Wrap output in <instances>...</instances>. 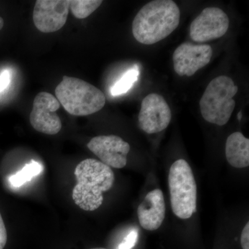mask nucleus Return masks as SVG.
Wrapping results in <instances>:
<instances>
[{
	"instance_id": "nucleus-23",
	"label": "nucleus",
	"mask_w": 249,
	"mask_h": 249,
	"mask_svg": "<svg viewBox=\"0 0 249 249\" xmlns=\"http://www.w3.org/2000/svg\"><path fill=\"white\" fill-rule=\"evenodd\" d=\"M105 249V248H93V249Z\"/></svg>"
},
{
	"instance_id": "nucleus-9",
	"label": "nucleus",
	"mask_w": 249,
	"mask_h": 249,
	"mask_svg": "<svg viewBox=\"0 0 249 249\" xmlns=\"http://www.w3.org/2000/svg\"><path fill=\"white\" fill-rule=\"evenodd\" d=\"M213 54L212 47L209 45L183 42L174 52V70L180 76H193L209 63Z\"/></svg>"
},
{
	"instance_id": "nucleus-12",
	"label": "nucleus",
	"mask_w": 249,
	"mask_h": 249,
	"mask_svg": "<svg viewBox=\"0 0 249 249\" xmlns=\"http://www.w3.org/2000/svg\"><path fill=\"white\" fill-rule=\"evenodd\" d=\"M141 226L147 231H156L164 220L165 204L163 192L155 189L147 193L137 210Z\"/></svg>"
},
{
	"instance_id": "nucleus-8",
	"label": "nucleus",
	"mask_w": 249,
	"mask_h": 249,
	"mask_svg": "<svg viewBox=\"0 0 249 249\" xmlns=\"http://www.w3.org/2000/svg\"><path fill=\"white\" fill-rule=\"evenodd\" d=\"M171 119V110L163 96L152 93L143 98L139 114L142 131L147 134L158 133L168 127Z\"/></svg>"
},
{
	"instance_id": "nucleus-17",
	"label": "nucleus",
	"mask_w": 249,
	"mask_h": 249,
	"mask_svg": "<svg viewBox=\"0 0 249 249\" xmlns=\"http://www.w3.org/2000/svg\"><path fill=\"white\" fill-rule=\"evenodd\" d=\"M138 239V231L133 230L129 232L124 240L118 246L117 249H132L135 247Z\"/></svg>"
},
{
	"instance_id": "nucleus-22",
	"label": "nucleus",
	"mask_w": 249,
	"mask_h": 249,
	"mask_svg": "<svg viewBox=\"0 0 249 249\" xmlns=\"http://www.w3.org/2000/svg\"><path fill=\"white\" fill-rule=\"evenodd\" d=\"M241 118H242V112H241V111H240V112H239V114H238L239 120H241Z\"/></svg>"
},
{
	"instance_id": "nucleus-18",
	"label": "nucleus",
	"mask_w": 249,
	"mask_h": 249,
	"mask_svg": "<svg viewBox=\"0 0 249 249\" xmlns=\"http://www.w3.org/2000/svg\"><path fill=\"white\" fill-rule=\"evenodd\" d=\"M7 242V231L2 217L0 214V249H4Z\"/></svg>"
},
{
	"instance_id": "nucleus-11",
	"label": "nucleus",
	"mask_w": 249,
	"mask_h": 249,
	"mask_svg": "<svg viewBox=\"0 0 249 249\" xmlns=\"http://www.w3.org/2000/svg\"><path fill=\"white\" fill-rule=\"evenodd\" d=\"M88 147L108 166L120 169L127 164V156L130 150V145L119 136L93 137L88 142Z\"/></svg>"
},
{
	"instance_id": "nucleus-21",
	"label": "nucleus",
	"mask_w": 249,
	"mask_h": 249,
	"mask_svg": "<svg viewBox=\"0 0 249 249\" xmlns=\"http://www.w3.org/2000/svg\"><path fill=\"white\" fill-rule=\"evenodd\" d=\"M4 25V21L2 18L0 17V31L1 30Z\"/></svg>"
},
{
	"instance_id": "nucleus-19",
	"label": "nucleus",
	"mask_w": 249,
	"mask_h": 249,
	"mask_svg": "<svg viewBox=\"0 0 249 249\" xmlns=\"http://www.w3.org/2000/svg\"><path fill=\"white\" fill-rule=\"evenodd\" d=\"M241 245L242 249H249V223L247 222L241 234Z\"/></svg>"
},
{
	"instance_id": "nucleus-16",
	"label": "nucleus",
	"mask_w": 249,
	"mask_h": 249,
	"mask_svg": "<svg viewBox=\"0 0 249 249\" xmlns=\"http://www.w3.org/2000/svg\"><path fill=\"white\" fill-rule=\"evenodd\" d=\"M139 75L138 69H132L126 72L122 78L118 80L114 86L111 88V95L116 96L127 93L138 79Z\"/></svg>"
},
{
	"instance_id": "nucleus-7",
	"label": "nucleus",
	"mask_w": 249,
	"mask_h": 249,
	"mask_svg": "<svg viewBox=\"0 0 249 249\" xmlns=\"http://www.w3.org/2000/svg\"><path fill=\"white\" fill-rule=\"evenodd\" d=\"M229 23V17L222 9L206 8L192 22L190 36L194 42L199 43L215 40L225 35Z\"/></svg>"
},
{
	"instance_id": "nucleus-4",
	"label": "nucleus",
	"mask_w": 249,
	"mask_h": 249,
	"mask_svg": "<svg viewBox=\"0 0 249 249\" xmlns=\"http://www.w3.org/2000/svg\"><path fill=\"white\" fill-rule=\"evenodd\" d=\"M237 91L238 88L230 77L219 76L211 80L199 102L205 120L219 126L227 124L235 109L233 97Z\"/></svg>"
},
{
	"instance_id": "nucleus-6",
	"label": "nucleus",
	"mask_w": 249,
	"mask_h": 249,
	"mask_svg": "<svg viewBox=\"0 0 249 249\" xmlns=\"http://www.w3.org/2000/svg\"><path fill=\"white\" fill-rule=\"evenodd\" d=\"M60 107L57 98L50 93L42 91L34 99L29 120L37 132L55 135L61 130L62 122L56 111Z\"/></svg>"
},
{
	"instance_id": "nucleus-2",
	"label": "nucleus",
	"mask_w": 249,
	"mask_h": 249,
	"mask_svg": "<svg viewBox=\"0 0 249 249\" xmlns=\"http://www.w3.org/2000/svg\"><path fill=\"white\" fill-rule=\"evenodd\" d=\"M74 175L77 184L72 198L75 204L84 211L98 209L103 202V193L114 185V172L99 160L87 159L77 165Z\"/></svg>"
},
{
	"instance_id": "nucleus-3",
	"label": "nucleus",
	"mask_w": 249,
	"mask_h": 249,
	"mask_svg": "<svg viewBox=\"0 0 249 249\" xmlns=\"http://www.w3.org/2000/svg\"><path fill=\"white\" fill-rule=\"evenodd\" d=\"M55 96L71 115L84 116L98 112L106 103L104 93L79 78L65 76L55 88Z\"/></svg>"
},
{
	"instance_id": "nucleus-1",
	"label": "nucleus",
	"mask_w": 249,
	"mask_h": 249,
	"mask_svg": "<svg viewBox=\"0 0 249 249\" xmlns=\"http://www.w3.org/2000/svg\"><path fill=\"white\" fill-rule=\"evenodd\" d=\"M180 10L172 0H155L142 6L132 22V34L140 43L151 45L169 36L179 25Z\"/></svg>"
},
{
	"instance_id": "nucleus-20",
	"label": "nucleus",
	"mask_w": 249,
	"mask_h": 249,
	"mask_svg": "<svg viewBox=\"0 0 249 249\" xmlns=\"http://www.w3.org/2000/svg\"><path fill=\"white\" fill-rule=\"evenodd\" d=\"M10 80H11V75L7 70H5L0 74V93L4 91L9 86Z\"/></svg>"
},
{
	"instance_id": "nucleus-14",
	"label": "nucleus",
	"mask_w": 249,
	"mask_h": 249,
	"mask_svg": "<svg viewBox=\"0 0 249 249\" xmlns=\"http://www.w3.org/2000/svg\"><path fill=\"white\" fill-rule=\"evenodd\" d=\"M43 167L38 162L31 160L30 163L24 165L22 170L18 171L9 178L10 184L15 188H19L30 181L33 178L40 175Z\"/></svg>"
},
{
	"instance_id": "nucleus-13",
	"label": "nucleus",
	"mask_w": 249,
	"mask_h": 249,
	"mask_svg": "<svg viewBox=\"0 0 249 249\" xmlns=\"http://www.w3.org/2000/svg\"><path fill=\"white\" fill-rule=\"evenodd\" d=\"M225 153L231 166L247 168L249 165V139L240 132L231 134L226 142Z\"/></svg>"
},
{
	"instance_id": "nucleus-15",
	"label": "nucleus",
	"mask_w": 249,
	"mask_h": 249,
	"mask_svg": "<svg viewBox=\"0 0 249 249\" xmlns=\"http://www.w3.org/2000/svg\"><path fill=\"white\" fill-rule=\"evenodd\" d=\"M102 3L101 0H71L70 1V9L75 17L85 19L94 12Z\"/></svg>"
},
{
	"instance_id": "nucleus-5",
	"label": "nucleus",
	"mask_w": 249,
	"mask_h": 249,
	"mask_svg": "<svg viewBox=\"0 0 249 249\" xmlns=\"http://www.w3.org/2000/svg\"><path fill=\"white\" fill-rule=\"evenodd\" d=\"M168 184L174 214L180 219H189L196 211V184L186 160H178L171 165Z\"/></svg>"
},
{
	"instance_id": "nucleus-10",
	"label": "nucleus",
	"mask_w": 249,
	"mask_h": 249,
	"mask_svg": "<svg viewBox=\"0 0 249 249\" xmlns=\"http://www.w3.org/2000/svg\"><path fill=\"white\" fill-rule=\"evenodd\" d=\"M69 10L68 0H37L33 14L34 24L41 32H55L66 24Z\"/></svg>"
}]
</instances>
